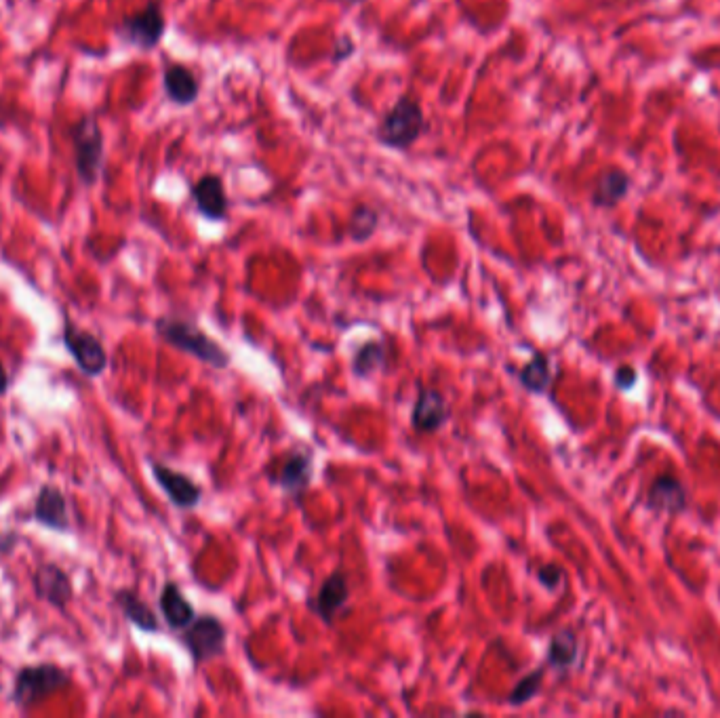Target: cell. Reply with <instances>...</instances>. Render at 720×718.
Segmentation results:
<instances>
[{"mask_svg": "<svg viewBox=\"0 0 720 718\" xmlns=\"http://www.w3.org/2000/svg\"><path fill=\"white\" fill-rule=\"evenodd\" d=\"M689 506L685 483L676 474L664 472L653 478L647 491V508L657 514H680Z\"/></svg>", "mask_w": 720, "mask_h": 718, "instance_id": "4fadbf2b", "label": "cell"}, {"mask_svg": "<svg viewBox=\"0 0 720 718\" xmlns=\"http://www.w3.org/2000/svg\"><path fill=\"white\" fill-rule=\"evenodd\" d=\"M350 601V584L344 571H333L316 592L310 603V611L316 613L325 624H333L337 613Z\"/></svg>", "mask_w": 720, "mask_h": 718, "instance_id": "9a60e30c", "label": "cell"}, {"mask_svg": "<svg viewBox=\"0 0 720 718\" xmlns=\"http://www.w3.org/2000/svg\"><path fill=\"white\" fill-rule=\"evenodd\" d=\"M384 363H386V348L379 342H367L356 350L352 369L358 377H371Z\"/></svg>", "mask_w": 720, "mask_h": 718, "instance_id": "603a6c76", "label": "cell"}, {"mask_svg": "<svg viewBox=\"0 0 720 718\" xmlns=\"http://www.w3.org/2000/svg\"><path fill=\"white\" fill-rule=\"evenodd\" d=\"M520 386L529 390L531 394H544L552 382V369L550 358L544 352H535L531 361L518 371Z\"/></svg>", "mask_w": 720, "mask_h": 718, "instance_id": "44dd1931", "label": "cell"}, {"mask_svg": "<svg viewBox=\"0 0 720 718\" xmlns=\"http://www.w3.org/2000/svg\"><path fill=\"white\" fill-rule=\"evenodd\" d=\"M354 53H356L354 38L350 34L337 36L335 43H333V51H331V64L333 66L344 64V62H348L350 57H354Z\"/></svg>", "mask_w": 720, "mask_h": 718, "instance_id": "d4e9b609", "label": "cell"}, {"mask_svg": "<svg viewBox=\"0 0 720 718\" xmlns=\"http://www.w3.org/2000/svg\"><path fill=\"white\" fill-rule=\"evenodd\" d=\"M379 226V211L367 203H360L354 207L350 222H348V234L354 243H365L375 234Z\"/></svg>", "mask_w": 720, "mask_h": 718, "instance_id": "7402d4cb", "label": "cell"}, {"mask_svg": "<svg viewBox=\"0 0 720 718\" xmlns=\"http://www.w3.org/2000/svg\"><path fill=\"white\" fill-rule=\"evenodd\" d=\"M72 137V152H74V169L85 188H93L99 177L104 173L106 165V137L99 121L91 114L70 127Z\"/></svg>", "mask_w": 720, "mask_h": 718, "instance_id": "277c9868", "label": "cell"}, {"mask_svg": "<svg viewBox=\"0 0 720 718\" xmlns=\"http://www.w3.org/2000/svg\"><path fill=\"white\" fill-rule=\"evenodd\" d=\"M9 386H11L9 373H7L5 365H3V361H0V398H3L9 392Z\"/></svg>", "mask_w": 720, "mask_h": 718, "instance_id": "83f0119b", "label": "cell"}, {"mask_svg": "<svg viewBox=\"0 0 720 718\" xmlns=\"http://www.w3.org/2000/svg\"><path fill=\"white\" fill-rule=\"evenodd\" d=\"M152 476L158 487L169 497V502L179 510H192L203 500V489L184 472H177L167 464L152 462Z\"/></svg>", "mask_w": 720, "mask_h": 718, "instance_id": "8fae6325", "label": "cell"}, {"mask_svg": "<svg viewBox=\"0 0 720 718\" xmlns=\"http://www.w3.org/2000/svg\"><path fill=\"white\" fill-rule=\"evenodd\" d=\"M426 116L419 99L411 93L400 95L375 127V142L396 152L411 150L426 133Z\"/></svg>", "mask_w": 720, "mask_h": 718, "instance_id": "6da1fadb", "label": "cell"}, {"mask_svg": "<svg viewBox=\"0 0 720 718\" xmlns=\"http://www.w3.org/2000/svg\"><path fill=\"white\" fill-rule=\"evenodd\" d=\"M114 603L118 605V609L123 611V615L137 630H142L146 634L160 632L158 615L154 613V609L135 590H131V588L116 590L114 592Z\"/></svg>", "mask_w": 720, "mask_h": 718, "instance_id": "ac0fdd59", "label": "cell"}, {"mask_svg": "<svg viewBox=\"0 0 720 718\" xmlns=\"http://www.w3.org/2000/svg\"><path fill=\"white\" fill-rule=\"evenodd\" d=\"M272 483L285 493L299 497L312 481V453L306 449H293L280 455L276 464L268 468Z\"/></svg>", "mask_w": 720, "mask_h": 718, "instance_id": "ba28073f", "label": "cell"}, {"mask_svg": "<svg viewBox=\"0 0 720 718\" xmlns=\"http://www.w3.org/2000/svg\"><path fill=\"white\" fill-rule=\"evenodd\" d=\"M163 89L169 102L177 108H190L200 97V81L186 64H167L163 70Z\"/></svg>", "mask_w": 720, "mask_h": 718, "instance_id": "2e32d148", "label": "cell"}, {"mask_svg": "<svg viewBox=\"0 0 720 718\" xmlns=\"http://www.w3.org/2000/svg\"><path fill=\"white\" fill-rule=\"evenodd\" d=\"M62 339L68 354L74 358L76 367L87 377H102L106 373L108 352L102 344V339L85 329L76 327L72 321H68V318L64 321Z\"/></svg>", "mask_w": 720, "mask_h": 718, "instance_id": "8992f818", "label": "cell"}, {"mask_svg": "<svg viewBox=\"0 0 720 718\" xmlns=\"http://www.w3.org/2000/svg\"><path fill=\"white\" fill-rule=\"evenodd\" d=\"M190 198L194 209L207 222H226L230 213V196L224 179L215 173H205L190 186Z\"/></svg>", "mask_w": 720, "mask_h": 718, "instance_id": "9c48e42d", "label": "cell"}, {"mask_svg": "<svg viewBox=\"0 0 720 718\" xmlns=\"http://www.w3.org/2000/svg\"><path fill=\"white\" fill-rule=\"evenodd\" d=\"M118 41L137 49V51H154L160 43H163L165 32H167V17L163 11V5L158 0H150V3L131 15H125L114 28Z\"/></svg>", "mask_w": 720, "mask_h": 718, "instance_id": "5b68a950", "label": "cell"}, {"mask_svg": "<svg viewBox=\"0 0 720 718\" xmlns=\"http://www.w3.org/2000/svg\"><path fill=\"white\" fill-rule=\"evenodd\" d=\"M182 643L190 651L194 664L209 662L226 649V626L215 615H196V620L182 630Z\"/></svg>", "mask_w": 720, "mask_h": 718, "instance_id": "52a82bcc", "label": "cell"}, {"mask_svg": "<svg viewBox=\"0 0 720 718\" xmlns=\"http://www.w3.org/2000/svg\"><path fill=\"white\" fill-rule=\"evenodd\" d=\"M342 3H346L348 7H358V5H365L367 0H342Z\"/></svg>", "mask_w": 720, "mask_h": 718, "instance_id": "f1b7e54d", "label": "cell"}, {"mask_svg": "<svg viewBox=\"0 0 720 718\" xmlns=\"http://www.w3.org/2000/svg\"><path fill=\"white\" fill-rule=\"evenodd\" d=\"M158 609L167 626L175 632L186 630L196 620V609L175 582H167L158 596Z\"/></svg>", "mask_w": 720, "mask_h": 718, "instance_id": "e0dca14e", "label": "cell"}, {"mask_svg": "<svg viewBox=\"0 0 720 718\" xmlns=\"http://www.w3.org/2000/svg\"><path fill=\"white\" fill-rule=\"evenodd\" d=\"M537 580L544 588L554 592V590L560 588V584H563L565 573L558 565H544V567H539V571H537Z\"/></svg>", "mask_w": 720, "mask_h": 718, "instance_id": "484cf974", "label": "cell"}, {"mask_svg": "<svg viewBox=\"0 0 720 718\" xmlns=\"http://www.w3.org/2000/svg\"><path fill=\"white\" fill-rule=\"evenodd\" d=\"M70 672L53 662H38L22 666L15 672L9 702L22 710L43 704L49 695L70 685Z\"/></svg>", "mask_w": 720, "mask_h": 718, "instance_id": "3957f363", "label": "cell"}, {"mask_svg": "<svg viewBox=\"0 0 720 718\" xmlns=\"http://www.w3.org/2000/svg\"><path fill=\"white\" fill-rule=\"evenodd\" d=\"M156 333L175 350L186 352L213 369H226L230 365V354L186 318L160 316L156 321Z\"/></svg>", "mask_w": 720, "mask_h": 718, "instance_id": "7a4b0ae2", "label": "cell"}, {"mask_svg": "<svg viewBox=\"0 0 720 718\" xmlns=\"http://www.w3.org/2000/svg\"><path fill=\"white\" fill-rule=\"evenodd\" d=\"M32 590L36 598L55 609H66L74 598V584L68 571L57 563H43L32 573Z\"/></svg>", "mask_w": 720, "mask_h": 718, "instance_id": "30bf717a", "label": "cell"}, {"mask_svg": "<svg viewBox=\"0 0 720 718\" xmlns=\"http://www.w3.org/2000/svg\"><path fill=\"white\" fill-rule=\"evenodd\" d=\"M544 674H546V666H539L537 670L529 672L527 676L520 678V681L516 683V687L510 691L508 695V704L514 706V708H520L525 706L527 702H531L533 697L542 691V685H544Z\"/></svg>", "mask_w": 720, "mask_h": 718, "instance_id": "cb8c5ba5", "label": "cell"}, {"mask_svg": "<svg viewBox=\"0 0 720 718\" xmlns=\"http://www.w3.org/2000/svg\"><path fill=\"white\" fill-rule=\"evenodd\" d=\"M32 521L57 533L70 531L68 500L64 491L49 483L40 487L32 508Z\"/></svg>", "mask_w": 720, "mask_h": 718, "instance_id": "7c38bea8", "label": "cell"}, {"mask_svg": "<svg viewBox=\"0 0 720 718\" xmlns=\"http://www.w3.org/2000/svg\"><path fill=\"white\" fill-rule=\"evenodd\" d=\"M636 380H638L636 371H634L632 367H628V365L619 367V369L615 371V386H617L619 390H632V388L636 386Z\"/></svg>", "mask_w": 720, "mask_h": 718, "instance_id": "4316f807", "label": "cell"}, {"mask_svg": "<svg viewBox=\"0 0 720 718\" xmlns=\"http://www.w3.org/2000/svg\"><path fill=\"white\" fill-rule=\"evenodd\" d=\"M579 655V643L573 630H558L548 645L546 664L556 670H569Z\"/></svg>", "mask_w": 720, "mask_h": 718, "instance_id": "ffe728a7", "label": "cell"}, {"mask_svg": "<svg viewBox=\"0 0 720 718\" xmlns=\"http://www.w3.org/2000/svg\"><path fill=\"white\" fill-rule=\"evenodd\" d=\"M630 177L626 171L611 169L598 177L596 188L592 192V203L596 207H615L628 194Z\"/></svg>", "mask_w": 720, "mask_h": 718, "instance_id": "d6986e66", "label": "cell"}, {"mask_svg": "<svg viewBox=\"0 0 720 718\" xmlns=\"http://www.w3.org/2000/svg\"><path fill=\"white\" fill-rule=\"evenodd\" d=\"M449 403L443 392L436 388H424L419 392L411 413V426L419 434H434L449 420Z\"/></svg>", "mask_w": 720, "mask_h": 718, "instance_id": "5bb4252c", "label": "cell"}]
</instances>
